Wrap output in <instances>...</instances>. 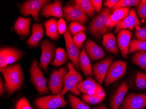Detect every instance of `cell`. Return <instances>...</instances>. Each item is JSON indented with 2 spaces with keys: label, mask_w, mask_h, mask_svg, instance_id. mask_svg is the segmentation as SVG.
Segmentation results:
<instances>
[{
  "label": "cell",
  "mask_w": 146,
  "mask_h": 109,
  "mask_svg": "<svg viewBox=\"0 0 146 109\" xmlns=\"http://www.w3.org/2000/svg\"><path fill=\"white\" fill-rule=\"evenodd\" d=\"M0 69L5 81L6 91L9 95L22 88L23 83V73L19 64L11 65Z\"/></svg>",
  "instance_id": "1"
},
{
  "label": "cell",
  "mask_w": 146,
  "mask_h": 109,
  "mask_svg": "<svg viewBox=\"0 0 146 109\" xmlns=\"http://www.w3.org/2000/svg\"><path fill=\"white\" fill-rule=\"evenodd\" d=\"M67 66L68 72L65 76L64 88L60 94L63 96L68 92L70 91L76 96H80L81 93L78 90V84L82 81V75L75 69L72 63H68Z\"/></svg>",
  "instance_id": "2"
},
{
  "label": "cell",
  "mask_w": 146,
  "mask_h": 109,
  "mask_svg": "<svg viewBox=\"0 0 146 109\" xmlns=\"http://www.w3.org/2000/svg\"><path fill=\"white\" fill-rule=\"evenodd\" d=\"M111 10L109 8L103 9L90 22L88 27L89 32L96 39H100L102 36L107 33L108 29L106 24L111 14Z\"/></svg>",
  "instance_id": "3"
},
{
  "label": "cell",
  "mask_w": 146,
  "mask_h": 109,
  "mask_svg": "<svg viewBox=\"0 0 146 109\" xmlns=\"http://www.w3.org/2000/svg\"><path fill=\"white\" fill-rule=\"evenodd\" d=\"M30 73L32 83L38 92L41 95L49 93L50 89L46 86L47 80L43 76V72L39 69L38 62L36 60L32 62Z\"/></svg>",
  "instance_id": "4"
},
{
  "label": "cell",
  "mask_w": 146,
  "mask_h": 109,
  "mask_svg": "<svg viewBox=\"0 0 146 109\" xmlns=\"http://www.w3.org/2000/svg\"><path fill=\"white\" fill-rule=\"evenodd\" d=\"M34 104L38 109H58L66 106L67 102L63 96L58 94L37 98Z\"/></svg>",
  "instance_id": "5"
},
{
  "label": "cell",
  "mask_w": 146,
  "mask_h": 109,
  "mask_svg": "<svg viewBox=\"0 0 146 109\" xmlns=\"http://www.w3.org/2000/svg\"><path fill=\"white\" fill-rule=\"evenodd\" d=\"M127 63L122 60H117L112 63L109 69L104 82L106 86H110L122 78L126 73Z\"/></svg>",
  "instance_id": "6"
},
{
  "label": "cell",
  "mask_w": 146,
  "mask_h": 109,
  "mask_svg": "<svg viewBox=\"0 0 146 109\" xmlns=\"http://www.w3.org/2000/svg\"><path fill=\"white\" fill-rule=\"evenodd\" d=\"M40 47L42 54L39 66L46 73H47L48 65L56 55L55 46L48 39H46L41 42Z\"/></svg>",
  "instance_id": "7"
},
{
  "label": "cell",
  "mask_w": 146,
  "mask_h": 109,
  "mask_svg": "<svg viewBox=\"0 0 146 109\" xmlns=\"http://www.w3.org/2000/svg\"><path fill=\"white\" fill-rule=\"evenodd\" d=\"M68 72L65 67L55 70L51 74L48 82V87L53 95H58L61 93L64 88V78Z\"/></svg>",
  "instance_id": "8"
},
{
  "label": "cell",
  "mask_w": 146,
  "mask_h": 109,
  "mask_svg": "<svg viewBox=\"0 0 146 109\" xmlns=\"http://www.w3.org/2000/svg\"><path fill=\"white\" fill-rule=\"evenodd\" d=\"M23 55V52L11 47L1 48L0 51V69L16 62Z\"/></svg>",
  "instance_id": "9"
},
{
  "label": "cell",
  "mask_w": 146,
  "mask_h": 109,
  "mask_svg": "<svg viewBox=\"0 0 146 109\" xmlns=\"http://www.w3.org/2000/svg\"><path fill=\"white\" fill-rule=\"evenodd\" d=\"M63 9L64 17L68 22H78L83 25L88 22L87 15L74 4H68Z\"/></svg>",
  "instance_id": "10"
},
{
  "label": "cell",
  "mask_w": 146,
  "mask_h": 109,
  "mask_svg": "<svg viewBox=\"0 0 146 109\" xmlns=\"http://www.w3.org/2000/svg\"><path fill=\"white\" fill-rule=\"evenodd\" d=\"M146 107V93H130L125 97L120 109H143Z\"/></svg>",
  "instance_id": "11"
},
{
  "label": "cell",
  "mask_w": 146,
  "mask_h": 109,
  "mask_svg": "<svg viewBox=\"0 0 146 109\" xmlns=\"http://www.w3.org/2000/svg\"><path fill=\"white\" fill-rule=\"evenodd\" d=\"M47 0H30L25 2L20 9V11L23 15L28 17L32 15L36 22H39L38 15L39 11L43 6L48 3Z\"/></svg>",
  "instance_id": "12"
},
{
  "label": "cell",
  "mask_w": 146,
  "mask_h": 109,
  "mask_svg": "<svg viewBox=\"0 0 146 109\" xmlns=\"http://www.w3.org/2000/svg\"><path fill=\"white\" fill-rule=\"evenodd\" d=\"M64 35L68 56L72 61L74 68L79 70V57L81 49H80L73 41V38L71 36L69 28H67Z\"/></svg>",
  "instance_id": "13"
},
{
  "label": "cell",
  "mask_w": 146,
  "mask_h": 109,
  "mask_svg": "<svg viewBox=\"0 0 146 109\" xmlns=\"http://www.w3.org/2000/svg\"><path fill=\"white\" fill-rule=\"evenodd\" d=\"M113 62V59L109 57L93 65V74L99 84H102L109 69Z\"/></svg>",
  "instance_id": "14"
},
{
  "label": "cell",
  "mask_w": 146,
  "mask_h": 109,
  "mask_svg": "<svg viewBox=\"0 0 146 109\" xmlns=\"http://www.w3.org/2000/svg\"><path fill=\"white\" fill-rule=\"evenodd\" d=\"M141 22L139 20L134 9H132L126 17L115 27L114 33H117L122 30L128 29L133 31L136 26H141Z\"/></svg>",
  "instance_id": "15"
},
{
  "label": "cell",
  "mask_w": 146,
  "mask_h": 109,
  "mask_svg": "<svg viewBox=\"0 0 146 109\" xmlns=\"http://www.w3.org/2000/svg\"><path fill=\"white\" fill-rule=\"evenodd\" d=\"M132 37V32L128 29L121 30L117 34V46L124 58H127L129 54Z\"/></svg>",
  "instance_id": "16"
},
{
  "label": "cell",
  "mask_w": 146,
  "mask_h": 109,
  "mask_svg": "<svg viewBox=\"0 0 146 109\" xmlns=\"http://www.w3.org/2000/svg\"><path fill=\"white\" fill-rule=\"evenodd\" d=\"M78 90L84 95H93L104 91L100 84L94 79L88 78L78 84Z\"/></svg>",
  "instance_id": "17"
},
{
  "label": "cell",
  "mask_w": 146,
  "mask_h": 109,
  "mask_svg": "<svg viewBox=\"0 0 146 109\" xmlns=\"http://www.w3.org/2000/svg\"><path fill=\"white\" fill-rule=\"evenodd\" d=\"M63 12L61 1H55L54 3H47L45 4L41 11V14L46 18L50 16L61 18L64 16Z\"/></svg>",
  "instance_id": "18"
},
{
  "label": "cell",
  "mask_w": 146,
  "mask_h": 109,
  "mask_svg": "<svg viewBox=\"0 0 146 109\" xmlns=\"http://www.w3.org/2000/svg\"><path fill=\"white\" fill-rule=\"evenodd\" d=\"M84 49L92 61H95L101 59L105 56L103 49L92 39H89L86 42Z\"/></svg>",
  "instance_id": "19"
},
{
  "label": "cell",
  "mask_w": 146,
  "mask_h": 109,
  "mask_svg": "<svg viewBox=\"0 0 146 109\" xmlns=\"http://www.w3.org/2000/svg\"><path fill=\"white\" fill-rule=\"evenodd\" d=\"M127 81H124L117 88L110 101L111 109H119L125 97L128 90Z\"/></svg>",
  "instance_id": "20"
},
{
  "label": "cell",
  "mask_w": 146,
  "mask_h": 109,
  "mask_svg": "<svg viewBox=\"0 0 146 109\" xmlns=\"http://www.w3.org/2000/svg\"><path fill=\"white\" fill-rule=\"evenodd\" d=\"M130 8H120L114 11L107 20L106 26L107 29H112L116 27L128 14Z\"/></svg>",
  "instance_id": "21"
},
{
  "label": "cell",
  "mask_w": 146,
  "mask_h": 109,
  "mask_svg": "<svg viewBox=\"0 0 146 109\" xmlns=\"http://www.w3.org/2000/svg\"><path fill=\"white\" fill-rule=\"evenodd\" d=\"M32 18H25L19 17L15 23L14 28L17 34L23 37H27L30 33V23Z\"/></svg>",
  "instance_id": "22"
},
{
  "label": "cell",
  "mask_w": 146,
  "mask_h": 109,
  "mask_svg": "<svg viewBox=\"0 0 146 109\" xmlns=\"http://www.w3.org/2000/svg\"><path fill=\"white\" fill-rule=\"evenodd\" d=\"M32 36L27 40V43L30 46H38L39 41L42 39L44 35V29L42 24H34L32 26Z\"/></svg>",
  "instance_id": "23"
},
{
  "label": "cell",
  "mask_w": 146,
  "mask_h": 109,
  "mask_svg": "<svg viewBox=\"0 0 146 109\" xmlns=\"http://www.w3.org/2000/svg\"><path fill=\"white\" fill-rule=\"evenodd\" d=\"M79 65L85 76L91 77L93 75L91 62L84 47L82 48V52L80 54Z\"/></svg>",
  "instance_id": "24"
},
{
  "label": "cell",
  "mask_w": 146,
  "mask_h": 109,
  "mask_svg": "<svg viewBox=\"0 0 146 109\" xmlns=\"http://www.w3.org/2000/svg\"><path fill=\"white\" fill-rule=\"evenodd\" d=\"M102 45L106 50L113 54L119 53L116 45V37L111 33H107L103 36Z\"/></svg>",
  "instance_id": "25"
},
{
  "label": "cell",
  "mask_w": 146,
  "mask_h": 109,
  "mask_svg": "<svg viewBox=\"0 0 146 109\" xmlns=\"http://www.w3.org/2000/svg\"><path fill=\"white\" fill-rule=\"evenodd\" d=\"M57 24V20L55 18H51L44 23L46 35L53 40H57L60 37L58 34Z\"/></svg>",
  "instance_id": "26"
},
{
  "label": "cell",
  "mask_w": 146,
  "mask_h": 109,
  "mask_svg": "<svg viewBox=\"0 0 146 109\" xmlns=\"http://www.w3.org/2000/svg\"><path fill=\"white\" fill-rule=\"evenodd\" d=\"M74 5L78 7L87 15L93 17L95 15V11L91 1L76 0L74 1Z\"/></svg>",
  "instance_id": "27"
},
{
  "label": "cell",
  "mask_w": 146,
  "mask_h": 109,
  "mask_svg": "<svg viewBox=\"0 0 146 109\" xmlns=\"http://www.w3.org/2000/svg\"><path fill=\"white\" fill-rule=\"evenodd\" d=\"M132 63L146 71V51H141L133 54L131 59Z\"/></svg>",
  "instance_id": "28"
},
{
  "label": "cell",
  "mask_w": 146,
  "mask_h": 109,
  "mask_svg": "<svg viewBox=\"0 0 146 109\" xmlns=\"http://www.w3.org/2000/svg\"><path fill=\"white\" fill-rule=\"evenodd\" d=\"M106 96L105 92L100 93L93 95H84L82 96V100L84 103L91 104H97L103 101Z\"/></svg>",
  "instance_id": "29"
},
{
  "label": "cell",
  "mask_w": 146,
  "mask_h": 109,
  "mask_svg": "<svg viewBox=\"0 0 146 109\" xmlns=\"http://www.w3.org/2000/svg\"><path fill=\"white\" fill-rule=\"evenodd\" d=\"M67 61V54L64 49L58 48L56 52L55 57L51 65L59 67L64 65Z\"/></svg>",
  "instance_id": "30"
},
{
  "label": "cell",
  "mask_w": 146,
  "mask_h": 109,
  "mask_svg": "<svg viewBox=\"0 0 146 109\" xmlns=\"http://www.w3.org/2000/svg\"><path fill=\"white\" fill-rule=\"evenodd\" d=\"M68 101L72 109H91L89 106L72 94H69Z\"/></svg>",
  "instance_id": "31"
},
{
  "label": "cell",
  "mask_w": 146,
  "mask_h": 109,
  "mask_svg": "<svg viewBox=\"0 0 146 109\" xmlns=\"http://www.w3.org/2000/svg\"><path fill=\"white\" fill-rule=\"evenodd\" d=\"M141 1L139 0H119L113 8L111 10V12L120 8H128L131 6L137 7Z\"/></svg>",
  "instance_id": "32"
},
{
  "label": "cell",
  "mask_w": 146,
  "mask_h": 109,
  "mask_svg": "<svg viewBox=\"0 0 146 109\" xmlns=\"http://www.w3.org/2000/svg\"><path fill=\"white\" fill-rule=\"evenodd\" d=\"M141 51H146V42L133 39L130 43L129 54Z\"/></svg>",
  "instance_id": "33"
},
{
  "label": "cell",
  "mask_w": 146,
  "mask_h": 109,
  "mask_svg": "<svg viewBox=\"0 0 146 109\" xmlns=\"http://www.w3.org/2000/svg\"><path fill=\"white\" fill-rule=\"evenodd\" d=\"M69 29L70 33L73 35H75L78 33L86 31L85 26L78 22H71L70 24Z\"/></svg>",
  "instance_id": "34"
},
{
  "label": "cell",
  "mask_w": 146,
  "mask_h": 109,
  "mask_svg": "<svg viewBox=\"0 0 146 109\" xmlns=\"http://www.w3.org/2000/svg\"><path fill=\"white\" fill-rule=\"evenodd\" d=\"M135 83L136 87L140 90L146 89V74L138 72L136 75Z\"/></svg>",
  "instance_id": "35"
},
{
  "label": "cell",
  "mask_w": 146,
  "mask_h": 109,
  "mask_svg": "<svg viewBox=\"0 0 146 109\" xmlns=\"http://www.w3.org/2000/svg\"><path fill=\"white\" fill-rule=\"evenodd\" d=\"M137 12L141 19L146 20V0L141 1L137 7Z\"/></svg>",
  "instance_id": "36"
},
{
  "label": "cell",
  "mask_w": 146,
  "mask_h": 109,
  "mask_svg": "<svg viewBox=\"0 0 146 109\" xmlns=\"http://www.w3.org/2000/svg\"><path fill=\"white\" fill-rule=\"evenodd\" d=\"M135 29V36L138 40L146 42V28L136 26Z\"/></svg>",
  "instance_id": "37"
},
{
  "label": "cell",
  "mask_w": 146,
  "mask_h": 109,
  "mask_svg": "<svg viewBox=\"0 0 146 109\" xmlns=\"http://www.w3.org/2000/svg\"><path fill=\"white\" fill-rule=\"evenodd\" d=\"M86 39V36L84 32L78 33L73 37V41L80 49H81Z\"/></svg>",
  "instance_id": "38"
},
{
  "label": "cell",
  "mask_w": 146,
  "mask_h": 109,
  "mask_svg": "<svg viewBox=\"0 0 146 109\" xmlns=\"http://www.w3.org/2000/svg\"><path fill=\"white\" fill-rule=\"evenodd\" d=\"M15 109H33L25 97H22L18 100L15 104Z\"/></svg>",
  "instance_id": "39"
},
{
  "label": "cell",
  "mask_w": 146,
  "mask_h": 109,
  "mask_svg": "<svg viewBox=\"0 0 146 109\" xmlns=\"http://www.w3.org/2000/svg\"><path fill=\"white\" fill-rule=\"evenodd\" d=\"M57 29L58 32L60 35H63L67 30V24L65 21L62 18H60L57 24Z\"/></svg>",
  "instance_id": "40"
},
{
  "label": "cell",
  "mask_w": 146,
  "mask_h": 109,
  "mask_svg": "<svg viewBox=\"0 0 146 109\" xmlns=\"http://www.w3.org/2000/svg\"><path fill=\"white\" fill-rule=\"evenodd\" d=\"M91 2L94 6L96 12L99 13L101 12L102 1V0H91Z\"/></svg>",
  "instance_id": "41"
},
{
  "label": "cell",
  "mask_w": 146,
  "mask_h": 109,
  "mask_svg": "<svg viewBox=\"0 0 146 109\" xmlns=\"http://www.w3.org/2000/svg\"><path fill=\"white\" fill-rule=\"evenodd\" d=\"M118 1V0H107L104 3L103 5L107 7V8L111 10Z\"/></svg>",
  "instance_id": "42"
},
{
  "label": "cell",
  "mask_w": 146,
  "mask_h": 109,
  "mask_svg": "<svg viewBox=\"0 0 146 109\" xmlns=\"http://www.w3.org/2000/svg\"><path fill=\"white\" fill-rule=\"evenodd\" d=\"M6 90L5 83H4V81L2 80V79L1 77L0 80V94L2 96L4 94L5 90Z\"/></svg>",
  "instance_id": "43"
},
{
  "label": "cell",
  "mask_w": 146,
  "mask_h": 109,
  "mask_svg": "<svg viewBox=\"0 0 146 109\" xmlns=\"http://www.w3.org/2000/svg\"><path fill=\"white\" fill-rule=\"evenodd\" d=\"M93 109H108L107 106L106 105H98L96 106H95L93 107Z\"/></svg>",
  "instance_id": "44"
}]
</instances>
